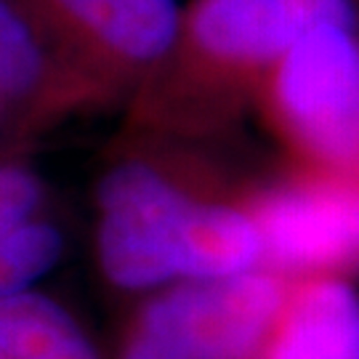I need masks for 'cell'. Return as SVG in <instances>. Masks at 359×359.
I'll use <instances>...</instances> for the list:
<instances>
[{"label": "cell", "mask_w": 359, "mask_h": 359, "mask_svg": "<svg viewBox=\"0 0 359 359\" xmlns=\"http://www.w3.org/2000/svg\"><path fill=\"white\" fill-rule=\"evenodd\" d=\"M96 261L117 290L224 280L264 266L250 210L205 203L147 154H123L96 187Z\"/></svg>", "instance_id": "6da1fadb"}, {"label": "cell", "mask_w": 359, "mask_h": 359, "mask_svg": "<svg viewBox=\"0 0 359 359\" xmlns=\"http://www.w3.org/2000/svg\"><path fill=\"white\" fill-rule=\"evenodd\" d=\"M280 271L152 290L123 330L120 359H253L285 301Z\"/></svg>", "instance_id": "7a4b0ae2"}, {"label": "cell", "mask_w": 359, "mask_h": 359, "mask_svg": "<svg viewBox=\"0 0 359 359\" xmlns=\"http://www.w3.org/2000/svg\"><path fill=\"white\" fill-rule=\"evenodd\" d=\"M357 25L354 0H194L179 35L144 86H176L205 75H266L309 29Z\"/></svg>", "instance_id": "3957f363"}, {"label": "cell", "mask_w": 359, "mask_h": 359, "mask_svg": "<svg viewBox=\"0 0 359 359\" xmlns=\"http://www.w3.org/2000/svg\"><path fill=\"white\" fill-rule=\"evenodd\" d=\"M277 120L322 170H359V29L327 22L295 40L269 67Z\"/></svg>", "instance_id": "277c9868"}, {"label": "cell", "mask_w": 359, "mask_h": 359, "mask_svg": "<svg viewBox=\"0 0 359 359\" xmlns=\"http://www.w3.org/2000/svg\"><path fill=\"white\" fill-rule=\"evenodd\" d=\"M93 102L139 90L176 35V0H29Z\"/></svg>", "instance_id": "5b68a950"}, {"label": "cell", "mask_w": 359, "mask_h": 359, "mask_svg": "<svg viewBox=\"0 0 359 359\" xmlns=\"http://www.w3.org/2000/svg\"><path fill=\"white\" fill-rule=\"evenodd\" d=\"M264 264L277 271L333 274L359 266V176L325 170L264 194L250 210Z\"/></svg>", "instance_id": "8992f818"}, {"label": "cell", "mask_w": 359, "mask_h": 359, "mask_svg": "<svg viewBox=\"0 0 359 359\" xmlns=\"http://www.w3.org/2000/svg\"><path fill=\"white\" fill-rule=\"evenodd\" d=\"M90 102L32 3L0 0V152Z\"/></svg>", "instance_id": "52a82bcc"}, {"label": "cell", "mask_w": 359, "mask_h": 359, "mask_svg": "<svg viewBox=\"0 0 359 359\" xmlns=\"http://www.w3.org/2000/svg\"><path fill=\"white\" fill-rule=\"evenodd\" d=\"M253 359H359V293L335 274L304 277Z\"/></svg>", "instance_id": "ba28073f"}, {"label": "cell", "mask_w": 359, "mask_h": 359, "mask_svg": "<svg viewBox=\"0 0 359 359\" xmlns=\"http://www.w3.org/2000/svg\"><path fill=\"white\" fill-rule=\"evenodd\" d=\"M65 253V237L46 216V187L16 154L0 157V295L35 287Z\"/></svg>", "instance_id": "9c48e42d"}, {"label": "cell", "mask_w": 359, "mask_h": 359, "mask_svg": "<svg viewBox=\"0 0 359 359\" xmlns=\"http://www.w3.org/2000/svg\"><path fill=\"white\" fill-rule=\"evenodd\" d=\"M0 359H102L59 301L35 287L0 295Z\"/></svg>", "instance_id": "30bf717a"}, {"label": "cell", "mask_w": 359, "mask_h": 359, "mask_svg": "<svg viewBox=\"0 0 359 359\" xmlns=\"http://www.w3.org/2000/svg\"><path fill=\"white\" fill-rule=\"evenodd\" d=\"M0 157H6V154H3V152H0Z\"/></svg>", "instance_id": "8fae6325"}]
</instances>
